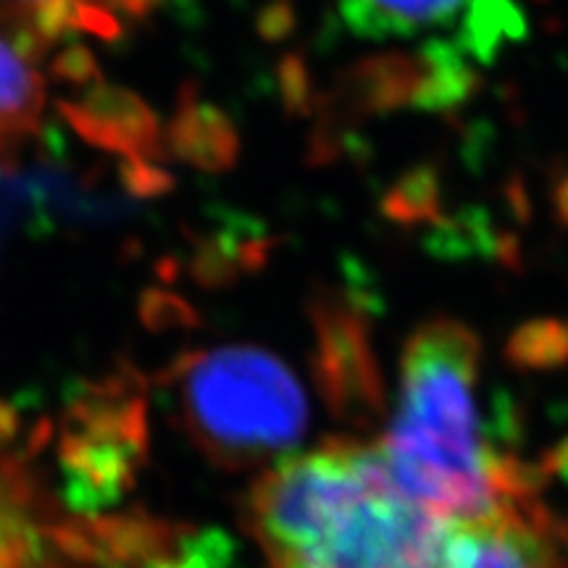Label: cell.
I'll list each match as a JSON object with an SVG mask.
<instances>
[{
    "mask_svg": "<svg viewBox=\"0 0 568 568\" xmlns=\"http://www.w3.org/2000/svg\"><path fill=\"white\" fill-rule=\"evenodd\" d=\"M251 527L274 568H435L450 524L397 485L379 445L326 443L255 481Z\"/></svg>",
    "mask_w": 568,
    "mask_h": 568,
    "instance_id": "cell-1",
    "label": "cell"
},
{
    "mask_svg": "<svg viewBox=\"0 0 568 568\" xmlns=\"http://www.w3.org/2000/svg\"><path fill=\"white\" fill-rule=\"evenodd\" d=\"M479 361V339L464 324H424L403 351L395 410L379 439L397 485L450 527L529 495L524 474L485 435Z\"/></svg>",
    "mask_w": 568,
    "mask_h": 568,
    "instance_id": "cell-2",
    "label": "cell"
},
{
    "mask_svg": "<svg viewBox=\"0 0 568 568\" xmlns=\"http://www.w3.org/2000/svg\"><path fill=\"white\" fill-rule=\"evenodd\" d=\"M169 393L190 439L216 464L272 460L303 437L308 403L290 366L253 345H219L182 355Z\"/></svg>",
    "mask_w": 568,
    "mask_h": 568,
    "instance_id": "cell-3",
    "label": "cell"
},
{
    "mask_svg": "<svg viewBox=\"0 0 568 568\" xmlns=\"http://www.w3.org/2000/svg\"><path fill=\"white\" fill-rule=\"evenodd\" d=\"M13 435L17 416L0 403V568H74L84 539L53 521L24 460L11 450Z\"/></svg>",
    "mask_w": 568,
    "mask_h": 568,
    "instance_id": "cell-4",
    "label": "cell"
},
{
    "mask_svg": "<svg viewBox=\"0 0 568 568\" xmlns=\"http://www.w3.org/2000/svg\"><path fill=\"white\" fill-rule=\"evenodd\" d=\"M142 443V400L126 376L90 389L74 410V432L67 439V460L82 481L95 479L103 493L124 479L132 450Z\"/></svg>",
    "mask_w": 568,
    "mask_h": 568,
    "instance_id": "cell-5",
    "label": "cell"
},
{
    "mask_svg": "<svg viewBox=\"0 0 568 568\" xmlns=\"http://www.w3.org/2000/svg\"><path fill=\"white\" fill-rule=\"evenodd\" d=\"M435 568H556L531 493L481 518L453 524Z\"/></svg>",
    "mask_w": 568,
    "mask_h": 568,
    "instance_id": "cell-6",
    "label": "cell"
},
{
    "mask_svg": "<svg viewBox=\"0 0 568 568\" xmlns=\"http://www.w3.org/2000/svg\"><path fill=\"white\" fill-rule=\"evenodd\" d=\"M485 0H339V19L364 40H397L439 30Z\"/></svg>",
    "mask_w": 568,
    "mask_h": 568,
    "instance_id": "cell-7",
    "label": "cell"
},
{
    "mask_svg": "<svg viewBox=\"0 0 568 568\" xmlns=\"http://www.w3.org/2000/svg\"><path fill=\"white\" fill-rule=\"evenodd\" d=\"M45 77L34 55L0 34V138L30 134L45 109Z\"/></svg>",
    "mask_w": 568,
    "mask_h": 568,
    "instance_id": "cell-8",
    "label": "cell"
},
{
    "mask_svg": "<svg viewBox=\"0 0 568 568\" xmlns=\"http://www.w3.org/2000/svg\"><path fill=\"white\" fill-rule=\"evenodd\" d=\"M0 17L30 21L45 38L71 30L105 32L111 21L101 0H0Z\"/></svg>",
    "mask_w": 568,
    "mask_h": 568,
    "instance_id": "cell-9",
    "label": "cell"
}]
</instances>
